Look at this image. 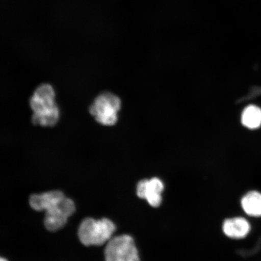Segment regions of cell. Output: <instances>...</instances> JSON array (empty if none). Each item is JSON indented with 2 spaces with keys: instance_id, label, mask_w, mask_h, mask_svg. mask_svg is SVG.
Wrapping results in <instances>:
<instances>
[{
  "instance_id": "1",
  "label": "cell",
  "mask_w": 261,
  "mask_h": 261,
  "mask_svg": "<svg viewBox=\"0 0 261 261\" xmlns=\"http://www.w3.org/2000/svg\"><path fill=\"white\" fill-rule=\"evenodd\" d=\"M29 203L33 210L46 212L44 225L50 231H56L63 228L68 218L76 210L73 201L59 191L32 195Z\"/></svg>"
},
{
  "instance_id": "2",
  "label": "cell",
  "mask_w": 261,
  "mask_h": 261,
  "mask_svg": "<svg viewBox=\"0 0 261 261\" xmlns=\"http://www.w3.org/2000/svg\"><path fill=\"white\" fill-rule=\"evenodd\" d=\"M31 109L33 114L32 122L35 125L54 126L60 117V110L55 102V92L48 84L38 86L31 97Z\"/></svg>"
},
{
  "instance_id": "3",
  "label": "cell",
  "mask_w": 261,
  "mask_h": 261,
  "mask_svg": "<svg viewBox=\"0 0 261 261\" xmlns=\"http://www.w3.org/2000/svg\"><path fill=\"white\" fill-rule=\"evenodd\" d=\"M116 227L108 218L94 220L87 218L80 224L78 237L82 244L86 246H100L112 239Z\"/></svg>"
},
{
  "instance_id": "4",
  "label": "cell",
  "mask_w": 261,
  "mask_h": 261,
  "mask_svg": "<svg viewBox=\"0 0 261 261\" xmlns=\"http://www.w3.org/2000/svg\"><path fill=\"white\" fill-rule=\"evenodd\" d=\"M121 108V100L110 92L97 96L89 107V112L98 123L105 126L114 125L117 121V113Z\"/></svg>"
},
{
  "instance_id": "5",
  "label": "cell",
  "mask_w": 261,
  "mask_h": 261,
  "mask_svg": "<svg viewBox=\"0 0 261 261\" xmlns=\"http://www.w3.org/2000/svg\"><path fill=\"white\" fill-rule=\"evenodd\" d=\"M106 261H141L135 241L129 234L113 237L107 243Z\"/></svg>"
},
{
  "instance_id": "6",
  "label": "cell",
  "mask_w": 261,
  "mask_h": 261,
  "mask_svg": "<svg viewBox=\"0 0 261 261\" xmlns=\"http://www.w3.org/2000/svg\"><path fill=\"white\" fill-rule=\"evenodd\" d=\"M164 189V182L159 178L143 179L137 185L136 194L139 198L146 200L150 206L156 208L162 203Z\"/></svg>"
},
{
  "instance_id": "7",
  "label": "cell",
  "mask_w": 261,
  "mask_h": 261,
  "mask_svg": "<svg viewBox=\"0 0 261 261\" xmlns=\"http://www.w3.org/2000/svg\"><path fill=\"white\" fill-rule=\"evenodd\" d=\"M223 231L225 236L231 239L240 240L246 238L250 233L249 222L243 217L227 218L223 223Z\"/></svg>"
},
{
  "instance_id": "8",
  "label": "cell",
  "mask_w": 261,
  "mask_h": 261,
  "mask_svg": "<svg viewBox=\"0 0 261 261\" xmlns=\"http://www.w3.org/2000/svg\"><path fill=\"white\" fill-rule=\"evenodd\" d=\"M241 207L247 215L252 217H261V193L253 191L247 192L241 201Z\"/></svg>"
},
{
  "instance_id": "9",
  "label": "cell",
  "mask_w": 261,
  "mask_h": 261,
  "mask_svg": "<svg viewBox=\"0 0 261 261\" xmlns=\"http://www.w3.org/2000/svg\"><path fill=\"white\" fill-rule=\"evenodd\" d=\"M241 121L244 126L249 129L258 128L261 126V109L255 106L246 108L242 114Z\"/></svg>"
},
{
  "instance_id": "10",
  "label": "cell",
  "mask_w": 261,
  "mask_h": 261,
  "mask_svg": "<svg viewBox=\"0 0 261 261\" xmlns=\"http://www.w3.org/2000/svg\"><path fill=\"white\" fill-rule=\"evenodd\" d=\"M0 261H8L7 259L4 258V257H1L0 259Z\"/></svg>"
}]
</instances>
